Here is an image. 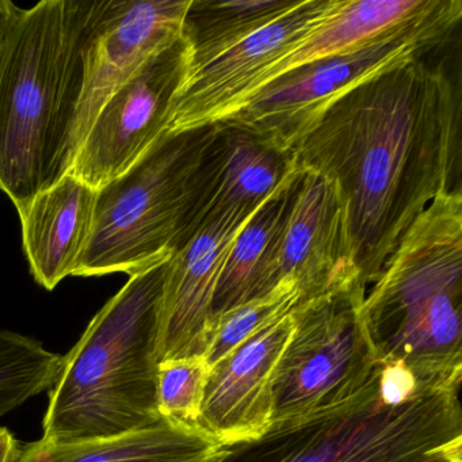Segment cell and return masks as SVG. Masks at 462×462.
Returning <instances> with one entry per match:
<instances>
[{"label":"cell","mask_w":462,"mask_h":462,"mask_svg":"<svg viewBox=\"0 0 462 462\" xmlns=\"http://www.w3.org/2000/svg\"><path fill=\"white\" fill-rule=\"evenodd\" d=\"M383 365L345 404L273 421L210 462H462L459 391H420L402 402L380 391Z\"/></svg>","instance_id":"cell-5"},{"label":"cell","mask_w":462,"mask_h":462,"mask_svg":"<svg viewBox=\"0 0 462 462\" xmlns=\"http://www.w3.org/2000/svg\"><path fill=\"white\" fill-rule=\"evenodd\" d=\"M299 300L297 281L286 277L266 296L213 318L208 327V346L204 354L209 369L243 343L288 315Z\"/></svg>","instance_id":"cell-22"},{"label":"cell","mask_w":462,"mask_h":462,"mask_svg":"<svg viewBox=\"0 0 462 462\" xmlns=\"http://www.w3.org/2000/svg\"><path fill=\"white\" fill-rule=\"evenodd\" d=\"M437 0H343L339 9L251 78L215 123L239 112L259 91L302 67L345 55L386 32L420 17Z\"/></svg>","instance_id":"cell-16"},{"label":"cell","mask_w":462,"mask_h":462,"mask_svg":"<svg viewBox=\"0 0 462 462\" xmlns=\"http://www.w3.org/2000/svg\"><path fill=\"white\" fill-rule=\"evenodd\" d=\"M255 212L231 209L210 217L167 262L159 307V364L204 356L213 297L224 263L237 235Z\"/></svg>","instance_id":"cell-11"},{"label":"cell","mask_w":462,"mask_h":462,"mask_svg":"<svg viewBox=\"0 0 462 462\" xmlns=\"http://www.w3.org/2000/svg\"><path fill=\"white\" fill-rule=\"evenodd\" d=\"M104 2L44 0L13 17L0 47V191L17 210L71 170L85 53Z\"/></svg>","instance_id":"cell-2"},{"label":"cell","mask_w":462,"mask_h":462,"mask_svg":"<svg viewBox=\"0 0 462 462\" xmlns=\"http://www.w3.org/2000/svg\"><path fill=\"white\" fill-rule=\"evenodd\" d=\"M337 183L351 259L369 288L416 218L461 172V91L442 66L405 61L335 101L293 150Z\"/></svg>","instance_id":"cell-1"},{"label":"cell","mask_w":462,"mask_h":462,"mask_svg":"<svg viewBox=\"0 0 462 462\" xmlns=\"http://www.w3.org/2000/svg\"><path fill=\"white\" fill-rule=\"evenodd\" d=\"M297 0H191L182 40L188 47V69L202 66L237 42L282 17Z\"/></svg>","instance_id":"cell-20"},{"label":"cell","mask_w":462,"mask_h":462,"mask_svg":"<svg viewBox=\"0 0 462 462\" xmlns=\"http://www.w3.org/2000/svg\"><path fill=\"white\" fill-rule=\"evenodd\" d=\"M188 64L183 40L151 58L99 110L69 174L98 190L166 139Z\"/></svg>","instance_id":"cell-9"},{"label":"cell","mask_w":462,"mask_h":462,"mask_svg":"<svg viewBox=\"0 0 462 462\" xmlns=\"http://www.w3.org/2000/svg\"><path fill=\"white\" fill-rule=\"evenodd\" d=\"M364 312L381 364L404 365L424 391L461 389V189L438 196L405 232Z\"/></svg>","instance_id":"cell-3"},{"label":"cell","mask_w":462,"mask_h":462,"mask_svg":"<svg viewBox=\"0 0 462 462\" xmlns=\"http://www.w3.org/2000/svg\"><path fill=\"white\" fill-rule=\"evenodd\" d=\"M61 361L34 337L0 331V418L50 389Z\"/></svg>","instance_id":"cell-21"},{"label":"cell","mask_w":462,"mask_h":462,"mask_svg":"<svg viewBox=\"0 0 462 462\" xmlns=\"http://www.w3.org/2000/svg\"><path fill=\"white\" fill-rule=\"evenodd\" d=\"M20 448L21 443L14 435L5 427H0V462H14Z\"/></svg>","instance_id":"cell-24"},{"label":"cell","mask_w":462,"mask_h":462,"mask_svg":"<svg viewBox=\"0 0 462 462\" xmlns=\"http://www.w3.org/2000/svg\"><path fill=\"white\" fill-rule=\"evenodd\" d=\"M299 174L300 169L254 213L237 235L216 288L210 320L232 308L266 296L280 283L278 243Z\"/></svg>","instance_id":"cell-19"},{"label":"cell","mask_w":462,"mask_h":462,"mask_svg":"<svg viewBox=\"0 0 462 462\" xmlns=\"http://www.w3.org/2000/svg\"><path fill=\"white\" fill-rule=\"evenodd\" d=\"M462 17L459 0H437L420 17L345 55L296 69L259 91L220 123L247 129L291 152L340 97L405 61L439 47Z\"/></svg>","instance_id":"cell-7"},{"label":"cell","mask_w":462,"mask_h":462,"mask_svg":"<svg viewBox=\"0 0 462 462\" xmlns=\"http://www.w3.org/2000/svg\"><path fill=\"white\" fill-rule=\"evenodd\" d=\"M97 191L69 172L18 210L29 266L42 288L53 291L77 272L93 231Z\"/></svg>","instance_id":"cell-17"},{"label":"cell","mask_w":462,"mask_h":462,"mask_svg":"<svg viewBox=\"0 0 462 462\" xmlns=\"http://www.w3.org/2000/svg\"><path fill=\"white\" fill-rule=\"evenodd\" d=\"M208 375L209 366L204 356L161 362L156 388L161 418L177 426L199 430Z\"/></svg>","instance_id":"cell-23"},{"label":"cell","mask_w":462,"mask_h":462,"mask_svg":"<svg viewBox=\"0 0 462 462\" xmlns=\"http://www.w3.org/2000/svg\"><path fill=\"white\" fill-rule=\"evenodd\" d=\"M359 281L291 310L294 332L277 367L273 421L345 404L381 367L364 312Z\"/></svg>","instance_id":"cell-8"},{"label":"cell","mask_w":462,"mask_h":462,"mask_svg":"<svg viewBox=\"0 0 462 462\" xmlns=\"http://www.w3.org/2000/svg\"><path fill=\"white\" fill-rule=\"evenodd\" d=\"M294 327L291 310L210 367L199 431L231 446L258 439L269 430L275 374Z\"/></svg>","instance_id":"cell-14"},{"label":"cell","mask_w":462,"mask_h":462,"mask_svg":"<svg viewBox=\"0 0 462 462\" xmlns=\"http://www.w3.org/2000/svg\"><path fill=\"white\" fill-rule=\"evenodd\" d=\"M342 2L297 0L274 23L208 63L188 69L172 105L166 137L212 125L251 78L331 17Z\"/></svg>","instance_id":"cell-12"},{"label":"cell","mask_w":462,"mask_h":462,"mask_svg":"<svg viewBox=\"0 0 462 462\" xmlns=\"http://www.w3.org/2000/svg\"><path fill=\"white\" fill-rule=\"evenodd\" d=\"M277 277L297 281L299 301L359 281L345 202L337 183L318 172L300 169L278 243Z\"/></svg>","instance_id":"cell-13"},{"label":"cell","mask_w":462,"mask_h":462,"mask_svg":"<svg viewBox=\"0 0 462 462\" xmlns=\"http://www.w3.org/2000/svg\"><path fill=\"white\" fill-rule=\"evenodd\" d=\"M166 263L129 281L90 321L50 391L42 439L78 442L155 426L159 307Z\"/></svg>","instance_id":"cell-4"},{"label":"cell","mask_w":462,"mask_h":462,"mask_svg":"<svg viewBox=\"0 0 462 462\" xmlns=\"http://www.w3.org/2000/svg\"><path fill=\"white\" fill-rule=\"evenodd\" d=\"M17 10V5L13 4V2L0 0V47H2L7 29H9L10 23H12Z\"/></svg>","instance_id":"cell-25"},{"label":"cell","mask_w":462,"mask_h":462,"mask_svg":"<svg viewBox=\"0 0 462 462\" xmlns=\"http://www.w3.org/2000/svg\"><path fill=\"white\" fill-rule=\"evenodd\" d=\"M215 125L162 140L97 191L96 215L78 277L144 272L194 236L197 180Z\"/></svg>","instance_id":"cell-6"},{"label":"cell","mask_w":462,"mask_h":462,"mask_svg":"<svg viewBox=\"0 0 462 462\" xmlns=\"http://www.w3.org/2000/svg\"><path fill=\"white\" fill-rule=\"evenodd\" d=\"M205 148L194 201V234L231 209L258 210L299 170L293 151L278 150L247 129L216 123Z\"/></svg>","instance_id":"cell-15"},{"label":"cell","mask_w":462,"mask_h":462,"mask_svg":"<svg viewBox=\"0 0 462 462\" xmlns=\"http://www.w3.org/2000/svg\"><path fill=\"white\" fill-rule=\"evenodd\" d=\"M221 448L199 430L162 419L155 426L113 437L25 443L14 462H210Z\"/></svg>","instance_id":"cell-18"},{"label":"cell","mask_w":462,"mask_h":462,"mask_svg":"<svg viewBox=\"0 0 462 462\" xmlns=\"http://www.w3.org/2000/svg\"><path fill=\"white\" fill-rule=\"evenodd\" d=\"M190 5L191 0H105L86 47L85 85L71 137L72 162L107 99L151 58L182 40Z\"/></svg>","instance_id":"cell-10"}]
</instances>
